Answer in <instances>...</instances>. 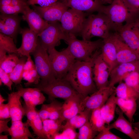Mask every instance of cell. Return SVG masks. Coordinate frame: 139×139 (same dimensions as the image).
Returning a JSON list of instances; mask_svg holds the SVG:
<instances>
[{
  "label": "cell",
  "instance_id": "6da1fadb",
  "mask_svg": "<svg viewBox=\"0 0 139 139\" xmlns=\"http://www.w3.org/2000/svg\"><path fill=\"white\" fill-rule=\"evenodd\" d=\"M101 53L100 48L88 60H76L63 78L70 83L83 99L98 90L93 80V68L95 58Z\"/></svg>",
  "mask_w": 139,
  "mask_h": 139
},
{
  "label": "cell",
  "instance_id": "7a4b0ae2",
  "mask_svg": "<svg viewBox=\"0 0 139 139\" xmlns=\"http://www.w3.org/2000/svg\"><path fill=\"white\" fill-rule=\"evenodd\" d=\"M111 30V24L108 17L103 13L99 12L88 15L80 36L86 40H90L94 37L103 40L109 37Z\"/></svg>",
  "mask_w": 139,
  "mask_h": 139
},
{
  "label": "cell",
  "instance_id": "3957f363",
  "mask_svg": "<svg viewBox=\"0 0 139 139\" xmlns=\"http://www.w3.org/2000/svg\"><path fill=\"white\" fill-rule=\"evenodd\" d=\"M100 12L108 17L115 32H117L124 23L139 13L129 6L124 0H114L109 5H104Z\"/></svg>",
  "mask_w": 139,
  "mask_h": 139
},
{
  "label": "cell",
  "instance_id": "277c9868",
  "mask_svg": "<svg viewBox=\"0 0 139 139\" xmlns=\"http://www.w3.org/2000/svg\"><path fill=\"white\" fill-rule=\"evenodd\" d=\"M31 85L47 94L51 102L56 98L66 100L79 94L70 83L64 79L54 77L47 81H40L37 84Z\"/></svg>",
  "mask_w": 139,
  "mask_h": 139
},
{
  "label": "cell",
  "instance_id": "5b68a950",
  "mask_svg": "<svg viewBox=\"0 0 139 139\" xmlns=\"http://www.w3.org/2000/svg\"><path fill=\"white\" fill-rule=\"evenodd\" d=\"M69 51L76 60L85 61L89 59L98 49L100 48L103 43L101 38L94 41L77 39L76 36L68 34L66 42Z\"/></svg>",
  "mask_w": 139,
  "mask_h": 139
},
{
  "label": "cell",
  "instance_id": "8992f818",
  "mask_svg": "<svg viewBox=\"0 0 139 139\" xmlns=\"http://www.w3.org/2000/svg\"><path fill=\"white\" fill-rule=\"evenodd\" d=\"M47 52L54 76L56 79H63L76 60L67 48L60 51L54 48Z\"/></svg>",
  "mask_w": 139,
  "mask_h": 139
},
{
  "label": "cell",
  "instance_id": "52a82bcc",
  "mask_svg": "<svg viewBox=\"0 0 139 139\" xmlns=\"http://www.w3.org/2000/svg\"><path fill=\"white\" fill-rule=\"evenodd\" d=\"M68 34L63 29L59 22H48L47 27L40 36L39 40L41 45L47 50L59 45L61 40L67 41Z\"/></svg>",
  "mask_w": 139,
  "mask_h": 139
},
{
  "label": "cell",
  "instance_id": "ba28073f",
  "mask_svg": "<svg viewBox=\"0 0 139 139\" xmlns=\"http://www.w3.org/2000/svg\"><path fill=\"white\" fill-rule=\"evenodd\" d=\"M89 15L77 10L71 8L63 15L60 22L63 30L67 34L76 36H80L86 16Z\"/></svg>",
  "mask_w": 139,
  "mask_h": 139
},
{
  "label": "cell",
  "instance_id": "9c48e42d",
  "mask_svg": "<svg viewBox=\"0 0 139 139\" xmlns=\"http://www.w3.org/2000/svg\"><path fill=\"white\" fill-rule=\"evenodd\" d=\"M115 32L129 47L139 53V13L127 20Z\"/></svg>",
  "mask_w": 139,
  "mask_h": 139
},
{
  "label": "cell",
  "instance_id": "30bf717a",
  "mask_svg": "<svg viewBox=\"0 0 139 139\" xmlns=\"http://www.w3.org/2000/svg\"><path fill=\"white\" fill-rule=\"evenodd\" d=\"M47 50L41 44L39 38L37 46L31 53L33 56L36 69L41 79L44 82L55 77L51 68Z\"/></svg>",
  "mask_w": 139,
  "mask_h": 139
},
{
  "label": "cell",
  "instance_id": "8fae6325",
  "mask_svg": "<svg viewBox=\"0 0 139 139\" xmlns=\"http://www.w3.org/2000/svg\"><path fill=\"white\" fill-rule=\"evenodd\" d=\"M114 87H107L98 89L97 91L83 98L81 102L82 108L93 110L101 108L110 96L115 91Z\"/></svg>",
  "mask_w": 139,
  "mask_h": 139
},
{
  "label": "cell",
  "instance_id": "7c38bea8",
  "mask_svg": "<svg viewBox=\"0 0 139 139\" xmlns=\"http://www.w3.org/2000/svg\"><path fill=\"white\" fill-rule=\"evenodd\" d=\"M110 37L116 47L118 64L139 60V53L125 43L116 32L111 33Z\"/></svg>",
  "mask_w": 139,
  "mask_h": 139
},
{
  "label": "cell",
  "instance_id": "4fadbf2b",
  "mask_svg": "<svg viewBox=\"0 0 139 139\" xmlns=\"http://www.w3.org/2000/svg\"><path fill=\"white\" fill-rule=\"evenodd\" d=\"M32 9L38 12L48 22H60L62 17L68 7L59 0L51 5L47 6H31Z\"/></svg>",
  "mask_w": 139,
  "mask_h": 139
},
{
  "label": "cell",
  "instance_id": "5bb4252c",
  "mask_svg": "<svg viewBox=\"0 0 139 139\" xmlns=\"http://www.w3.org/2000/svg\"><path fill=\"white\" fill-rule=\"evenodd\" d=\"M22 16L18 14L8 15L1 13L0 15V33L12 38L16 42L17 37L21 28L20 23Z\"/></svg>",
  "mask_w": 139,
  "mask_h": 139
},
{
  "label": "cell",
  "instance_id": "9a60e30c",
  "mask_svg": "<svg viewBox=\"0 0 139 139\" xmlns=\"http://www.w3.org/2000/svg\"><path fill=\"white\" fill-rule=\"evenodd\" d=\"M109 67L100 53L95 58L93 68V80L98 89L109 86Z\"/></svg>",
  "mask_w": 139,
  "mask_h": 139
},
{
  "label": "cell",
  "instance_id": "2e32d148",
  "mask_svg": "<svg viewBox=\"0 0 139 139\" xmlns=\"http://www.w3.org/2000/svg\"><path fill=\"white\" fill-rule=\"evenodd\" d=\"M139 70V60L119 64L110 72L109 86H114L131 73Z\"/></svg>",
  "mask_w": 139,
  "mask_h": 139
},
{
  "label": "cell",
  "instance_id": "e0dca14e",
  "mask_svg": "<svg viewBox=\"0 0 139 139\" xmlns=\"http://www.w3.org/2000/svg\"><path fill=\"white\" fill-rule=\"evenodd\" d=\"M68 7L88 15L100 12L104 5L102 0H59Z\"/></svg>",
  "mask_w": 139,
  "mask_h": 139
},
{
  "label": "cell",
  "instance_id": "ac0fdd59",
  "mask_svg": "<svg viewBox=\"0 0 139 139\" xmlns=\"http://www.w3.org/2000/svg\"><path fill=\"white\" fill-rule=\"evenodd\" d=\"M22 36L21 46L18 49L20 57L27 56L35 49L38 44L39 36L28 28H21L20 32Z\"/></svg>",
  "mask_w": 139,
  "mask_h": 139
},
{
  "label": "cell",
  "instance_id": "d6986e66",
  "mask_svg": "<svg viewBox=\"0 0 139 139\" xmlns=\"http://www.w3.org/2000/svg\"><path fill=\"white\" fill-rule=\"evenodd\" d=\"M22 17V19L28 23L30 29L39 36L48 24V22L35 10L31 9L29 5L26 7Z\"/></svg>",
  "mask_w": 139,
  "mask_h": 139
},
{
  "label": "cell",
  "instance_id": "ffe728a7",
  "mask_svg": "<svg viewBox=\"0 0 139 139\" xmlns=\"http://www.w3.org/2000/svg\"><path fill=\"white\" fill-rule=\"evenodd\" d=\"M23 107L25 115L27 118V121L34 134L37 136L38 138L48 139L44 131L42 120L35 108L28 106L25 103Z\"/></svg>",
  "mask_w": 139,
  "mask_h": 139
},
{
  "label": "cell",
  "instance_id": "44dd1931",
  "mask_svg": "<svg viewBox=\"0 0 139 139\" xmlns=\"http://www.w3.org/2000/svg\"><path fill=\"white\" fill-rule=\"evenodd\" d=\"M83 99L80 95L78 94L65 100L62 105L60 119L63 122L67 120L83 111L81 105Z\"/></svg>",
  "mask_w": 139,
  "mask_h": 139
},
{
  "label": "cell",
  "instance_id": "7402d4cb",
  "mask_svg": "<svg viewBox=\"0 0 139 139\" xmlns=\"http://www.w3.org/2000/svg\"><path fill=\"white\" fill-rule=\"evenodd\" d=\"M17 89L21 92V97L28 106L35 108L36 106L43 104L46 100L42 91L37 88H24L19 84Z\"/></svg>",
  "mask_w": 139,
  "mask_h": 139
},
{
  "label": "cell",
  "instance_id": "603a6c76",
  "mask_svg": "<svg viewBox=\"0 0 139 139\" xmlns=\"http://www.w3.org/2000/svg\"><path fill=\"white\" fill-rule=\"evenodd\" d=\"M103 40V44L101 48V54L103 59L109 67L110 73L111 71L119 64L117 59L116 49L110 35Z\"/></svg>",
  "mask_w": 139,
  "mask_h": 139
},
{
  "label": "cell",
  "instance_id": "cb8c5ba5",
  "mask_svg": "<svg viewBox=\"0 0 139 139\" xmlns=\"http://www.w3.org/2000/svg\"><path fill=\"white\" fill-rule=\"evenodd\" d=\"M21 95L19 90L8 95V105L11 122L22 120L25 115L24 110L20 101Z\"/></svg>",
  "mask_w": 139,
  "mask_h": 139
},
{
  "label": "cell",
  "instance_id": "d4e9b609",
  "mask_svg": "<svg viewBox=\"0 0 139 139\" xmlns=\"http://www.w3.org/2000/svg\"><path fill=\"white\" fill-rule=\"evenodd\" d=\"M118 115L117 119L113 123L108 125L109 129H116L126 134L132 139H138L137 134L132 126V123L128 121L123 116V113L119 109L116 110Z\"/></svg>",
  "mask_w": 139,
  "mask_h": 139
},
{
  "label": "cell",
  "instance_id": "484cf974",
  "mask_svg": "<svg viewBox=\"0 0 139 139\" xmlns=\"http://www.w3.org/2000/svg\"><path fill=\"white\" fill-rule=\"evenodd\" d=\"M11 123L8 133L11 136L12 139L35 138L29 130V127L30 126L27 121L23 123L22 120H19Z\"/></svg>",
  "mask_w": 139,
  "mask_h": 139
},
{
  "label": "cell",
  "instance_id": "4316f807",
  "mask_svg": "<svg viewBox=\"0 0 139 139\" xmlns=\"http://www.w3.org/2000/svg\"><path fill=\"white\" fill-rule=\"evenodd\" d=\"M115 100L117 105L132 123L133 116L136 110V100L134 99H125L116 97Z\"/></svg>",
  "mask_w": 139,
  "mask_h": 139
},
{
  "label": "cell",
  "instance_id": "83f0119b",
  "mask_svg": "<svg viewBox=\"0 0 139 139\" xmlns=\"http://www.w3.org/2000/svg\"><path fill=\"white\" fill-rule=\"evenodd\" d=\"M115 91L109 97L100 108L101 116L105 124L109 125L114 119L117 104L115 100Z\"/></svg>",
  "mask_w": 139,
  "mask_h": 139
},
{
  "label": "cell",
  "instance_id": "f1b7e54d",
  "mask_svg": "<svg viewBox=\"0 0 139 139\" xmlns=\"http://www.w3.org/2000/svg\"><path fill=\"white\" fill-rule=\"evenodd\" d=\"M13 39L11 37L0 33V59L4 58L6 53H14L20 56L15 44Z\"/></svg>",
  "mask_w": 139,
  "mask_h": 139
},
{
  "label": "cell",
  "instance_id": "f546056e",
  "mask_svg": "<svg viewBox=\"0 0 139 139\" xmlns=\"http://www.w3.org/2000/svg\"><path fill=\"white\" fill-rule=\"evenodd\" d=\"M45 133L48 139H54L58 132L62 129L63 121L60 119H47L42 120Z\"/></svg>",
  "mask_w": 139,
  "mask_h": 139
},
{
  "label": "cell",
  "instance_id": "4dcf8cb0",
  "mask_svg": "<svg viewBox=\"0 0 139 139\" xmlns=\"http://www.w3.org/2000/svg\"><path fill=\"white\" fill-rule=\"evenodd\" d=\"M116 97L124 99H139V94L135 90L122 81L115 88Z\"/></svg>",
  "mask_w": 139,
  "mask_h": 139
},
{
  "label": "cell",
  "instance_id": "1f68e13d",
  "mask_svg": "<svg viewBox=\"0 0 139 139\" xmlns=\"http://www.w3.org/2000/svg\"><path fill=\"white\" fill-rule=\"evenodd\" d=\"M27 58L26 56L21 57L12 71L8 74L11 79L16 85L20 84L21 83L24 71V65Z\"/></svg>",
  "mask_w": 139,
  "mask_h": 139
},
{
  "label": "cell",
  "instance_id": "d6a6232c",
  "mask_svg": "<svg viewBox=\"0 0 139 139\" xmlns=\"http://www.w3.org/2000/svg\"><path fill=\"white\" fill-rule=\"evenodd\" d=\"M18 56L14 53L9 54L0 62V68L9 74L11 73L19 62Z\"/></svg>",
  "mask_w": 139,
  "mask_h": 139
},
{
  "label": "cell",
  "instance_id": "836d02e7",
  "mask_svg": "<svg viewBox=\"0 0 139 139\" xmlns=\"http://www.w3.org/2000/svg\"><path fill=\"white\" fill-rule=\"evenodd\" d=\"M100 108L92 110L89 121L93 129L99 132L105 127V123L101 115Z\"/></svg>",
  "mask_w": 139,
  "mask_h": 139
},
{
  "label": "cell",
  "instance_id": "e575fe53",
  "mask_svg": "<svg viewBox=\"0 0 139 139\" xmlns=\"http://www.w3.org/2000/svg\"><path fill=\"white\" fill-rule=\"evenodd\" d=\"M79 129V132L77 134L76 139H93L98 132L93 129L89 121Z\"/></svg>",
  "mask_w": 139,
  "mask_h": 139
},
{
  "label": "cell",
  "instance_id": "d590c367",
  "mask_svg": "<svg viewBox=\"0 0 139 139\" xmlns=\"http://www.w3.org/2000/svg\"><path fill=\"white\" fill-rule=\"evenodd\" d=\"M28 5L27 2L14 6H0L1 13L8 15L18 14L19 13L23 14Z\"/></svg>",
  "mask_w": 139,
  "mask_h": 139
},
{
  "label": "cell",
  "instance_id": "8d00e7d4",
  "mask_svg": "<svg viewBox=\"0 0 139 139\" xmlns=\"http://www.w3.org/2000/svg\"><path fill=\"white\" fill-rule=\"evenodd\" d=\"M123 80L125 83L139 94V70L129 73Z\"/></svg>",
  "mask_w": 139,
  "mask_h": 139
},
{
  "label": "cell",
  "instance_id": "74e56055",
  "mask_svg": "<svg viewBox=\"0 0 139 139\" xmlns=\"http://www.w3.org/2000/svg\"><path fill=\"white\" fill-rule=\"evenodd\" d=\"M49 119L57 120L61 117L63 104L55 99L50 103Z\"/></svg>",
  "mask_w": 139,
  "mask_h": 139
},
{
  "label": "cell",
  "instance_id": "f35d334b",
  "mask_svg": "<svg viewBox=\"0 0 139 139\" xmlns=\"http://www.w3.org/2000/svg\"><path fill=\"white\" fill-rule=\"evenodd\" d=\"M92 111L91 110L85 109L78 114L75 129L79 128L89 121Z\"/></svg>",
  "mask_w": 139,
  "mask_h": 139
},
{
  "label": "cell",
  "instance_id": "ab89813d",
  "mask_svg": "<svg viewBox=\"0 0 139 139\" xmlns=\"http://www.w3.org/2000/svg\"><path fill=\"white\" fill-rule=\"evenodd\" d=\"M74 129L67 128L62 129L63 132L58 133L54 137V139H76L77 133L75 132Z\"/></svg>",
  "mask_w": 139,
  "mask_h": 139
},
{
  "label": "cell",
  "instance_id": "60d3db41",
  "mask_svg": "<svg viewBox=\"0 0 139 139\" xmlns=\"http://www.w3.org/2000/svg\"><path fill=\"white\" fill-rule=\"evenodd\" d=\"M95 139H121V138L112 133L106 127L94 138Z\"/></svg>",
  "mask_w": 139,
  "mask_h": 139
},
{
  "label": "cell",
  "instance_id": "b9f144b4",
  "mask_svg": "<svg viewBox=\"0 0 139 139\" xmlns=\"http://www.w3.org/2000/svg\"><path fill=\"white\" fill-rule=\"evenodd\" d=\"M0 80L4 85L7 86L10 90H12L13 82L11 79L9 74L0 68Z\"/></svg>",
  "mask_w": 139,
  "mask_h": 139
},
{
  "label": "cell",
  "instance_id": "7bdbcfd3",
  "mask_svg": "<svg viewBox=\"0 0 139 139\" xmlns=\"http://www.w3.org/2000/svg\"><path fill=\"white\" fill-rule=\"evenodd\" d=\"M59 0H28L27 3L29 5L38 4L41 6L51 5Z\"/></svg>",
  "mask_w": 139,
  "mask_h": 139
},
{
  "label": "cell",
  "instance_id": "ee69618b",
  "mask_svg": "<svg viewBox=\"0 0 139 139\" xmlns=\"http://www.w3.org/2000/svg\"><path fill=\"white\" fill-rule=\"evenodd\" d=\"M10 118L11 116L8 103L0 105V119L3 120Z\"/></svg>",
  "mask_w": 139,
  "mask_h": 139
},
{
  "label": "cell",
  "instance_id": "f6af8a7d",
  "mask_svg": "<svg viewBox=\"0 0 139 139\" xmlns=\"http://www.w3.org/2000/svg\"><path fill=\"white\" fill-rule=\"evenodd\" d=\"M50 107V103L43 104L40 109L38 111L42 120L49 119Z\"/></svg>",
  "mask_w": 139,
  "mask_h": 139
},
{
  "label": "cell",
  "instance_id": "bcb514c9",
  "mask_svg": "<svg viewBox=\"0 0 139 139\" xmlns=\"http://www.w3.org/2000/svg\"><path fill=\"white\" fill-rule=\"evenodd\" d=\"M27 60L24 67V71H30L36 68L35 64L31 59L30 55L27 56Z\"/></svg>",
  "mask_w": 139,
  "mask_h": 139
},
{
  "label": "cell",
  "instance_id": "7dc6e473",
  "mask_svg": "<svg viewBox=\"0 0 139 139\" xmlns=\"http://www.w3.org/2000/svg\"><path fill=\"white\" fill-rule=\"evenodd\" d=\"M10 118L3 120H0V133L3 132H8L9 127L8 126V123L10 120Z\"/></svg>",
  "mask_w": 139,
  "mask_h": 139
},
{
  "label": "cell",
  "instance_id": "c3c4849f",
  "mask_svg": "<svg viewBox=\"0 0 139 139\" xmlns=\"http://www.w3.org/2000/svg\"><path fill=\"white\" fill-rule=\"evenodd\" d=\"M128 5L134 10L139 12V0H124Z\"/></svg>",
  "mask_w": 139,
  "mask_h": 139
},
{
  "label": "cell",
  "instance_id": "681fc988",
  "mask_svg": "<svg viewBox=\"0 0 139 139\" xmlns=\"http://www.w3.org/2000/svg\"><path fill=\"white\" fill-rule=\"evenodd\" d=\"M12 0H0V6L10 5Z\"/></svg>",
  "mask_w": 139,
  "mask_h": 139
},
{
  "label": "cell",
  "instance_id": "f907efd6",
  "mask_svg": "<svg viewBox=\"0 0 139 139\" xmlns=\"http://www.w3.org/2000/svg\"><path fill=\"white\" fill-rule=\"evenodd\" d=\"M133 129L137 135L138 139H139V128L135 126L133 128Z\"/></svg>",
  "mask_w": 139,
  "mask_h": 139
},
{
  "label": "cell",
  "instance_id": "816d5d0a",
  "mask_svg": "<svg viewBox=\"0 0 139 139\" xmlns=\"http://www.w3.org/2000/svg\"><path fill=\"white\" fill-rule=\"evenodd\" d=\"M114 0H102L103 5L106 4H110Z\"/></svg>",
  "mask_w": 139,
  "mask_h": 139
},
{
  "label": "cell",
  "instance_id": "f5cc1de1",
  "mask_svg": "<svg viewBox=\"0 0 139 139\" xmlns=\"http://www.w3.org/2000/svg\"><path fill=\"white\" fill-rule=\"evenodd\" d=\"M6 101L5 99L4 98L2 95H0V105L3 103L4 102Z\"/></svg>",
  "mask_w": 139,
  "mask_h": 139
},
{
  "label": "cell",
  "instance_id": "db71d44e",
  "mask_svg": "<svg viewBox=\"0 0 139 139\" xmlns=\"http://www.w3.org/2000/svg\"><path fill=\"white\" fill-rule=\"evenodd\" d=\"M8 136L7 135H2V134H0V139H8Z\"/></svg>",
  "mask_w": 139,
  "mask_h": 139
},
{
  "label": "cell",
  "instance_id": "11a10c76",
  "mask_svg": "<svg viewBox=\"0 0 139 139\" xmlns=\"http://www.w3.org/2000/svg\"><path fill=\"white\" fill-rule=\"evenodd\" d=\"M135 124H136V125L137 126H138V127H138V128H139V123H135Z\"/></svg>",
  "mask_w": 139,
  "mask_h": 139
}]
</instances>
